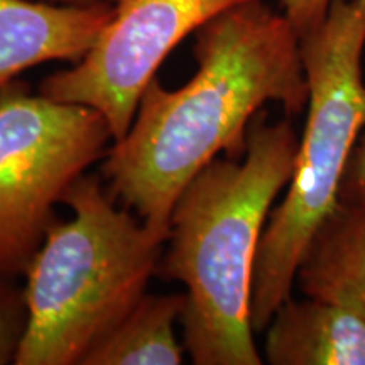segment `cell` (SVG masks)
I'll use <instances>...</instances> for the list:
<instances>
[{
  "label": "cell",
  "instance_id": "4fadbf2b",
  "mask_svg": "<svg viewBox=\"0 0 365 365\" xmlns=\"http://www.w3.org/2000/svg\"><path fill=\"white\" fill-rule=\"evenodd\" d=\"M340 202L365 203V130L360 135L346 168L340 190Z\"/></svg>",
  "mask_w": 365,
  "mask_h": 365
},
{
  "label": "cell",
  "instance_id": "8fae6325",
  "mask_svg": "<svg viewBox=\"0 0 365 365\" xmlns=\"http://www.w3.org/2000/svg\"><path fill=\"white\" fill-rule=\"evenodd\" d=\"M27 319L29 312L24 286L16 277L0 276V365L16 362Z\"/></svg>",
  "mask_w": 365,
  "mask_h": 365
},
{
  "label": "cell",
  "instance_id": "9c48e42d",
  "mask_svg": "<svg viewBox=\"0 0 365 365\" xmlns=\"http://www.w3.org/2000/svg\"><path fill=\"white\" fill-rule=\"evenodd\" d=\"M296 284L365 319V203L340 202L308 245Z\"/></svg>",
  "mask_w": 365,
  "mask_h": 365
},
{
  "label": "cell",
  "instance_id": "5bb4252c",
  "mask_svg": "<svg viewBox=\"0 0 365 365\" xmlns=\"http://www.w3.org/2000/svg\"><path fill=\"white\" fill-rule=\"evenodd\" d=\"M46 2L63 4V6H90V4L107 2V0H46Z\"/></svg>",
  "mask_w": 365,
  "mask_h": 365
},
{
  "label": "cell",
  "instance_id": "30bf717a",
  "mask_svg": "<svg viewBox=\"0 0 365 365\" xmlns=\"http://www.w3.org/2000/svg\"><path fill=\"white\" fill-rule=\"evenodd\" d=\"M185 294H148L81 360V365H180L176 339Z\"/></svg>",
  "mask_w": 365,
  "mask_h": 365
},
{
  "label": "cell",
  "instance_id": "52a82bcc",
  "mask_svg": "<svg viewBox=\"0 0 365 365\" xmlns=\"http://www.w3.org/2000/svg\"><path fill=\"white\" fill-rule=\"evenodd\" d=\"M112 17L110 2L0 0V86L49 61H81Z\"/></svg>",
  "mask_w": 365,
  "mask_h": 365
},
{
  "label": "cell",
  "instance_id": "6da1fadb",
  "mask_svg": "<svg viewBox=\"0 0 365 365\" xmlns=\"http://www.w3.org/2000/svg\"><path fill=\"white\" fill-rule=\"evenodd\" d=\"M193 36V78L168 90L154 76L100 168L115 202L164 235L178 196L208 163L222 153L244 158L249 127L267 103L286 117L308 105L301 38L264 0L227 9Z\"/></svg>",
  "mask_w": 365,
  "mask_h": 365
},
{
  "label": "cell",
  "instance_id": "5b68a950",
  "mask_svg": "<svg viewBox=\"0 0 365 365\" xmlns=\"http://www.w3.org/2000/svg\"><path fill=\"white\" fill-rule=\"evenodd\" d=\"M108 140L93 108L33 93L17 78L0 86V276L24 277L54 207L105 158Z\"/></svg>",
  "mask_w": 365,
  "mask_h": 365
},
{
  "label": "cell",
  "instance_id": "277c9868",
  "mask_svg": "<svg viewBox=\"0 0 365 365\" xmlns=\"http://www.w3.org/2000/svg\"><path fill=\"white\" fill-rule=\"evenodd\" d=\"M365 0H333L327 19L301 38L307 122L281 203L272 208L255 259L250 318L266 330L293 296L301 259L339 208L350 158L365 130Z\"/></svg>",
  "mask_w": 365,
  "mask_h": 365
},
{
  "label": "cell",
  "instance_id": "8992f818",
  "mask_svg": "<svg viewBox=\"0 0 365 365\" xmlns=\"http://www.w3.org/2000/svg\"><path fill=\"white\" fill-rule=\"evenodd\" d=\"M112 17L81 61L46 76L39 93L102 113L113 143L130 129L140 95L170 53L227 9L249 0H107Z\"/></svg>",
  "mask_w": 365,
  "mask_h": 365
},
{
  "label": "cell",
  "instance_id": "3957f363",
  "mask_svg": "<svg viewBox=\"0 0 365 365\" xmlns=\"http://www.w3.org/2000/svg\"><path fill=\"white\" fill-rule=\"evenodd\" d=\"M61 203L73 217L49 225L24 274L29 319L16 365H81L148 293L166 245L117 208L97 175H81Z\"/></svg>",
  "mask_w": 365,
  "mask_h": 365
},
{
  "label": "cell",
  "instance_id": "7a4b0ae2",
  "mask_svg": "<svg viewBox=\"0 0 365 365\" xmlns=\"http://www.w3.org/2000/svg\"><path fill=\"white\" fill-rule=\"evenodd\" d=\"M291 117L259 112L244 158H215L182 188L156 276L186 287L182 346L195 365H261L250 318L259 245L294 168Z\"/></svg>",
  "mask_w": 365,
  "mask_h": 365
},
{
  "label": "cell",
  "instance_id": "7c38bea8",
  "mask_svg": "<svg viewBox=\"0 0 365 365\" xmlns=\"http://www.w3.org/2000/svg\"><path fill=\"white\" fill-rule=\"evenodd\" d=\"M331 4L333 0H281V12L303 38L327 19Z\"/></svg>",
  "mask_w": 365,
  "mask_h": 365
},
{
  "label": "cell",
  "instance_id": "ba28073f",
  "mask_svg": "<svg viewBox=\"0 0 365 365\" xmlns=\"http://www.w3.org/2000/svg\"><path fill=\"white\" fill-rule=\"evenodd\" d=\"M264 335L271 365H365V319L333 301L291 296Z\"/></svg>",
  "mask_w": 365,
  "mask_h": 365
}]
</instances>
